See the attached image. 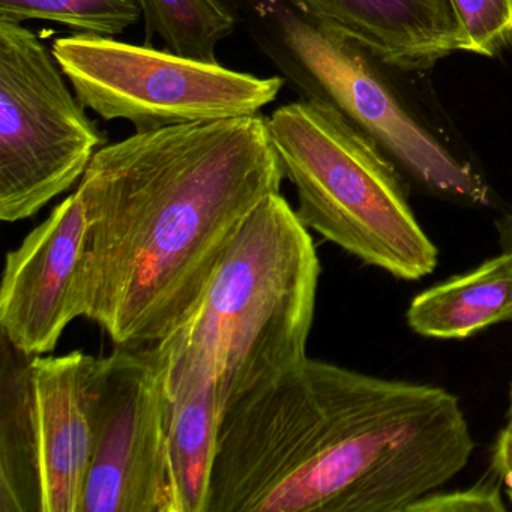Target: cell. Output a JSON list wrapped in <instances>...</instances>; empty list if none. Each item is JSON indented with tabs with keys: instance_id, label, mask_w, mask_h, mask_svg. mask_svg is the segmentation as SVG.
<instances>
[{
	"instance_id": "cell-12",
	"label": "cell",
	"mask_w": 512,
	"mask_h": 512,
	"mask_svg": "<svg viewBox=\"0 0 512 512\" xmlns=\"http://www.w3.org/2000/svg\"><path fill=\"white\" fill-rule=\"evenodd\" d=\"M157 346L167 361L172 395L169 458L176 512H206L224 415L220 380L200 356Z\"/></svg>"
},
{
	"instance_id": "cell-10",
	"label": "cell",
	"mask_w": 512,
	"mask_h": 512,
	"mask_svg": "<svg viewBox=\"0 0 512 512\" xmlns=\"http://www.w3.org/2000/svg\"><path fill=\"white\" fill-rule=\"evenodd\" d=\"M85 206L79 193L59 203L5 259L0 332L28 355L53 352L67 326L83 317Z\"/></svg>"
},
{
	"instance_id": "cell-3",
	"label": "cell",
	"mask_w": 512,
	"mask_h": 512,
	"mask_svg": "<svg viewBox=\"0 0 512 512\" xmlns=\"http://www.w3.org/2000/svg\"><path fill=\"white\" fill-rule=\"evenodd\" d=\"M319 277L307 227L272 194L239 227L194 310L157 344L205 359L226 412L307 358Z\"/></svg>"
},
{
	"instance_id": "cell-1",
	"label": "cell",
	"mask_w": 512,
	"mask_h": 512,
	"mask_svg": "<svg viewBox=\"0 0 512 512\" xmlns=\"http://www.w3.org/2000/svg\"><path fill=\"white\" fill-rule=\"evenodd\" d=\"M284 175L268 118L134 133L103 146L85 206L83 317L118 346L160 343L202 298L227 245Z\"/></svg>"
},
{
	"instance_id": "cell-13",
	"label": "cell",
	"mask_w": 512,
	"mask_h": 512,
	"mask_svg": "<svg viewBox=\"0 0 512 512\" xmlns=\"http://www.w3.org/2000/svg\"><path fill=\"white\" fill-rule=\"evenodd\" d=\"M406 319L415 334L440 340H461L512 322V254L500 251L478 268L419 293Z\"/></svg>"
},
{
	"instance_id": "cell-6",
	"label": "cell",
	"mask_w": 512,
	"mask_h": 512,
	"mask_svg": "<svg viewBox=\"0 0 512 512\" xmlns=\"http://www.w3.org/2000/svg\"><path fill=\"white\" fill-rule=\"evenodd\" d=\"M100 359L28 355L2 335L0 512H80Z\"/></svg>"
},
{
	"instance_id": "cell-8",
	"label": "cell",
	"mask_w": 512,
	"mask_h": 512,
	"mask_svg": "<svg viewBox=\"0 0 512 512\" xmlns=\"http://www.w3.org/2000/svg\"><path fill=\"white\" fill-rule=\"evenodd\" d=\"M52 50L0 22V220H28L82 181L107 137L71 92Z\"/></svg>"
},
{
	"instance_id": "cell-15",
	"label": "cell",
	"mask_w": 512,
	"mask_h": 512,
	"mask_svg": "<svg viewBox=\"0 0 512 512\" xmlns=\"http://www.w3.org/2000/svg\"><path fill=\"white\" fill-rule=\"evenodd\" d=\"M143 17L139 0H0V22L59 23L76 34L119 37Z\"/></svg>"
},
{
	"instance_id": "cell-5",
	"label": "cell",
	"mask_w": 512,
	"mask_h": 512,
	"mask_svg": "<svg viewBox=\"0 0 512 512\" xmlns=\"http://www.w3.org/2000/svg\"><path fill=\"white\" fill-rule=\"evenodd\" d=\"M269 134L307 229L398 280H421L439 250L410 208L409 184L373 139L316 100L284 104Z\"/></svg>"
},
{
	"instance_id": "cell-16",
	"label": "cell",
	"mask_w": 512,
	"mask_h": 512,
	"mask_svg": "<svg viewBox=\"0 0 512 512\" xmlns=\"http://www.w3.org/2000/svg\"><path fill=\"white\" fill-rule=\"evenodd\" d=\"M463 35L461 52L500 55L512 44V0H449Z\"/></svg>"
},
{
	"instance_id": "cell-14",
	"label": "cell",
	"mask_w": 512,
	"mask_h": 512,
	"mask_svg": "<svg viewBox=\"0 0 512 512\" xmlns=\"http://www.w3.org/2000/svg\"><path fill=\"white\" fill-rule=\"evenodd\" d=\"M145 44L158 38L164 49L185 58L218 62L220 44L232 37L239 16L230 0H139Z\"/></svg>"
},
{
	"instance_id": "cell-2",
	"label": "cell",
	"mask_w": 512,
	"mask_h": 512,
	"mask_svg": "<svg viewBox=\"0 0 512 512\" xmlns=\"http://www.w3.org/2000/svg\"><path fill=\"white\" fill-rule=\"evenodd\" d=\"M475 448L452 392L305 358L224 412L214 487L233 512H407Z\"/></svg>"
},
{
	"instance_id": "cell-18",
	"label": "cell",
	"mask_w": 512,
	"mask_h": 512,
	"mask_svg": "<svg viewBox=\"0 0 512 512\" xmlns=\"http://www.w3.org/2000/svg\"><path fill=\"white\" fill-rule=\"evenodd\" d=\"M491 467L502 481L503 490L512 505V419L497 434L491 454Z\"/></svg>"
},
{
	"instance_id": "cell-19",
	"label": "cell",
	"mask_w": 512,
	"mask_h": 512,
	"mask_svg": "<svg viewBox=\"0 0 512 512\" xmlns=\"http://www.w3.org/2000/svg\"><path fill=\"white\" fill-rule=\"evenodd\" d=\"M496 230L503 253L512 254V212L496 221Z\"/></svg>"
},
{
	"instance_id": "cell-20",
	"label": "cell",
	"mask_w": 512,
	"mask_h": 512,
	"mask_svg": "<svg viewBox=\"0 0 512 512\" xmlns=\"http://www.w3.org/2000/svg\"><path fill=\"white\" fill-rule=\"evenodd\" d=\"M506 418L512 419V383H511V388H509V404H508V412H506Z\"/></svg>"
},
{
	"instance_id": "cell-4",
	"label": "cell",
	"mask_w": 512,
	"mask_h": 512,
	"mask_svg": "<svg viewBox=\"0 0 512 512\" xmlns=\"http://www.w3.org/2000/svg\"><path fill=\"white\" fill-rule=\"evenodd\" d=\"M263 55L302 100L340 112L377 143L407 184L443 202L487 208L493 191L403 98L385 62L293 0H230Z\"/></svg>"
},
{
	"instance_id": "cell-11",
	"label": "cell",
	"mask_w": 512,
	"mask_h": 512,
	"mask_svg": "<svg viewBox=\"0 0 512 512\" xmlns=\"http://www.w3.org/2000/svg\"><path fill=\"white\" fill-rule=\"evenodd\" d=\"M391 68L425 71L461 52L449 0H293Z\"/></svg>"
},
{
	"instance_id": "cell-7",
	"label": "cell",
	"mask_w": 512,
	"mask_h": 512,
	"mask_svg": "<svg viewBox=\"0 0 512 512\" xmlns=\"http://www.w3.org/2000/svg\"><path fill=\"white\" fill-rule=\"evenodd\" d=\"M52 52L86 110L136 133L256 116L286 83L101 35L56 38Z\"/></svg>"
},
{
	"instance_id": "cell-9",
	"label": "cell",
	"mask_w": 512,
	"mask_h": 512,
	"mask_svg": "<svg viewBox=\"0 0 512 512\" xmlns=\"http://www.w3.org/2000/svg\"><path fill=\"white\" fill-rule=\"evenodd\" d=\"M170 413L167 361L157 344L118 346L100 359L80 512H176Z\"/></svg>"
},
{
	"instance_id": "cell-17",
	"label": "cell",
	"mask_w": 512,
	"mask_h": 512,
	"mask_svg": "<svg viewBox=\"0 0 512 512\" xmlns=\"http://www.w3.org/2000/svg\"><path fill=\"white\" fill-rule=\"evenodd\" d=\"M502 481L496 470H490L475 484L461 490H440L416 500L407 512H502Z\"/></svg>"
}]
</instances>
